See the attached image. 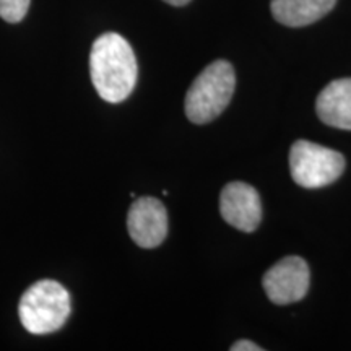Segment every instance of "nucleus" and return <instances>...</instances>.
<instances>
[{"label": "nucleus", "mask_w": 351, "mask_h": 351, "mask_svg": "<svg viewBox=\"0 0 351 351\" xmlns=\"http://www.w3.org/2000/svg\"><path fill=\"white\" fill-rule=\"evenodd\" d=\"M90 73L98 95L108 103H122L137 85L138 65L134 49L124 36L104 33L90 54Z\"/></svg>", "instance_id": "obj_1"}, {"label": "nucleus", "mask_w": 351, "mask_h": 351, "mask_svg": "<svg viewBox=\"0 0 351 351\" xmlns=\"http://www.w3.org/2000/svg\"><path fill=\"white\" fill-rule=\"evenodd\" d=\"M289 171L298 186L320 189L335 182L343 174L345 158L322 145L298 140L289 152Z\"/></svg>", "instance_id": "obj_4"}, {"label": "nucleus", "mask_w": 351, "mask_h": 351, "mask_svg": "<svg viewBox=\"0 0 351 351\" xmlns=\"http://www.w3.org/2000/svg\"><path fill=\"white\" fill-rule=\"evenodd\" d=\"M70 311L69 291L54 280H41L32 285L19 304L21 326L33 335H47L62 328Z\"/></svg>", "instance_id": "obj_3"}, {"label": "nucleus", "mask_w": 351, "mask_h": 351, "mask_svg": "<svg viewBox=\"0 0 351 351\" xmlns=\"http://www.w3.org/2000/svg\"><path fill=\"white\" fill-rule=\"evenodd\" d=\"M262 346L254 343L249 340H239L236 343L231 345V351H262Z\"/></svg>", "instance_id": "obj_11"}, {"label": "nucleus", "mask_w": 351, "mask_h": 351, "mask_svg": "<svg viewBox=\"0 0 351 351\" xmlns=\"http://www.w3.org/2000/svg\"><path fill=\"white\" fill-rule=\"evenodd\" d=\"M335 3L337 0H271L270 8L276 21L300 28L326 16Z\"/></svg>", "instance_id": "obj_9"}, {"label": "nucleus", "mask_w": 351, "mask_h": 351, "mask_svg": "<svg viewBox=\"0 0 351 351\" xmlns=\"http://www.w3.org/2000/svg\"><path fill=\"white\" fill-rule=\"evenodd\" d=\"M127 230L132 241L143 249H155L168 234V212L153 197H142L132 204L127 215Z\"/></svg>", "instance_id": "obj_6"}, {"label": "nucleus", "mask_w": 351, "mask_h": 351, "mask_svg": "<svg viewBox=\"0 0 351 351\" xmlns=\"http://www.w3.org/2000/svg\"><path fill=\"white\" fill-rule=\"evenodd\" d=\"M32 0H0V16L8 23H19L26 16Z\"/></svg>", "instance_id": "obj_10"}, {"label": "nucleus", "mask_w": 351, "mask_h": 351, "mask_svg": "<svg viewBox=\"0 0 351 351\" xmlns=\"http://www.w3.org/2000/svg\"><path fill=\"white\" fill-rule=\"evenodd\" d=\"M219 213L228 225L244 232L256 231L262 221L261 197L245 182H230L219 194Z\"/></svg>", "instance_id": "obj_7"}, {"label": "nucleus", "mask_w": 351, "mask_h": 351, "mask_svg": "<svg viewBox=\"0 0 351 351\" xmlns=\"http://www.w3.org/2000/svg\"><path fill=\"white\" fill-rule=\"evenodd\" d=\"M315 111L324 124L351 130V78L328 83L317 96Z\"/></svg>", "instance_id": "obj_8"}, {"label": "nucleus", "mask_w": 351, "mask_h": 351, "mask_svg": "<svg viewBox=\"0 0 351 351\" xmlns=\"http://www.w3.org/2000/svg\"><path fill=\"white\" fill-rule=\"evenodd\" d=\"M236 75L228 60H215L200 72L186 95V114L194 124H208L221 114L234 95Z\"/></svg>", "instance_id": "obj_2"}, {"label": "nucleus", "mask_w": 351, "mask_h": 351, "mask_svg": "<svg viewBox=\"0 0 351 351\" xmlns=\"http://www.w3.org/2000/svg\"><path fill=\"white\" fill-rule=\"evenodd\" d=\"M309 282L311 271L304 258L289 256L267 270L262 285L274 304L287 306L301 301L306 296Z\"/></svg>", "instance_id": "obj_5"}, {"label": "nucleus", "mask_w": 351, "mask_h": 351, "mask_svg": "<svg viewBox=\"0 0 351 351\" xmlns=\"http://www.w3.org/2000/svg\"><path fill=\"white\" fill-rule=\"evenodd\" d=\"M166 3H169V5H174V7H182V5H187L191 0H165Z\"/></svg>", "instance_id": "obj_12"}]
</instances>
